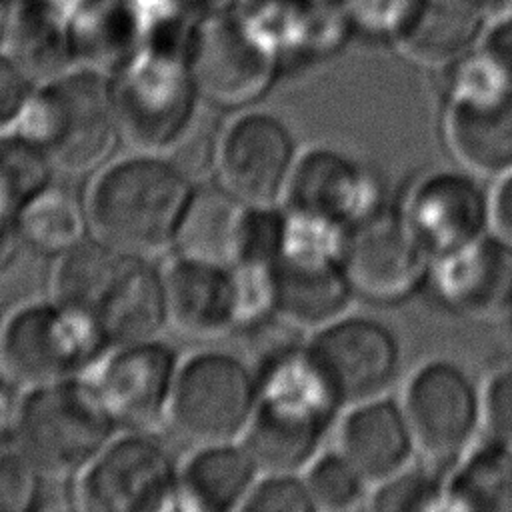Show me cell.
Returning <instances> with one entry per match:
<instances>
[{"instance_id": "cell-1", "label": "cell", "mask_w": 512, "mask_h": 512, "mask_svg": "<svg viewBox=\"0 0 512 512\" xmlns=\"http://www.w3.org/2000/svg\"><path fill=\"white\" fill-rule=\"evenodd\" d=\"M256 376V404L240 440L264 472H304L322 452L342 406L310 362L304 344L278 342Z\"/></svg>"}, {"instance_id": "cell-2", "label": "cell", "mask_w": 512, "mask_h": 512, "mask_svg": "<svg viewBox=\"0 0 512 512\" xmlns=\"http://www.w3.org/2000/svg\"><path fill=\"white\" fill-rule=\"evenodd\" d=\"M50 286L52 298L88 316L108 346L154 340L166 326L162 272L96 238L60 254Z\"/></svg>"}, {"instance_id": "cell-3", "label": "cell", "mask_w": 512, "mask_h": 512, "mask_svg": "<svg viewBox=\"0 0 512 512\" xmlns=\"http://www.w3.org/2000/svg\"><path fill=\"white\" fill-rule=\"evenodd\" d=\"M194 184L164 156L134 154L94 180L86 204L96 240L140 258L166 252Z\"/></svg>"}, {"instance_id": "cell-4", "label": "cell", "mask_w": 512, "mask_h": 512, "mask_svg": "<svg viewBox=\"0 0 512 512\" xmlns=\"http://www.w3.org/2000/svg\"><path fill=\"white\" fill-rule=\"evenodd\" d=\"M12 128L36 142L54 170L72 176L94 172L120 140L110 74L74 66L38 86Z\"/></svg>"}, {"instance_id": "cell-5", "label": "cell", "mask_w": 512, "mask_h": 512, "mask_svg": "<svg viewBox=\"0 0 512 512\" xmlns=\"http://www.w3.org/2000/svg\"><path fill=\"white\" fill-rule=\"evenodd\" d=\"M110 84L118 138L134 154L164 156L198 112L188 46L140 44Z\"/></svg>"}, {"instance_id": "cell-6", "label": "cell", "mask_w": 512, "mask_h": 512, "mask_svg": "<svg viewBox=\"0 0 512 512\" xmlns=\"http://www.w3.org/2000/svg\"><path fill=\"white\" fill-rule=\"evenodd\" d=\"M116 424L86 378L26 390L14 446L46 480L80 476L112 440Z\"/></svg>"}, {"instance_id": "cell-7", "label": "cell", "mask_w": 512, "mask_h": 512, "mask_svg": "<svg viewBox=\"0 0 512 512\" xmlns=\"http://www.w3.org/2000/svg\"><path fill=\"white\" fill-rule=\"evenodd\" d=\"M106 348L88 316L54 298L14 310L0 326L2 376L24 390L84 378Z\"/></svg>"}, {"instance_id": "cell-8", "label": "cell", "mask_w": 512, "mask_h": 512, "mask_svg": "<svg viewBox=\"0 0 512 512\" xmlns=\"http://www.w3.org/2000/svg\"><path fill=\"white\" fill-rule=\"evenodd\" d=\"M256 404V376L236 356L204 352L178 366L166 422L192 448L242 440Z\"/></svg>"}, {"instance_id": "cell-9", "label": "cell", "mask_w": 512, "mask_h": 512, "mask_svg": "<svg viewBox=\"0 0 512 512\" xmlns=\"http://www.w3.org/2000/svg\"><path fill=\"white\" fill-rule=\"evenodd\" d=\"M188 68L202 102L212 108H244L268 92L282 62L248 28L236 6L192 28Z\"/></svg>"}, {"instance_id": "cell-10", "label": "cell", "mask_w": 512, "mask_h": 512, "mask_svg": "<svg viewBox=\"0 0 512 512\" xmlns=\"http://www.w3.org/2000/svg\"><path fill=\"white\" fill-rule=\"evenodd\" d=\"M398 400L418 456L434 466L456 462L482 432V386L454 360L418 366Z\"/></svg>"}, {"instance_id": "cell-11", "label": "cell", "mask_w": 512, "mask_h": 512, "mask_svg": "<svg viewBox=\"0 0 512 512\" xmlns=\"http://www.w3.org/2000/svg\"><path fill=\"white\" fill-rule=\"evenodd\" d=\"M306 354L344 408L386 394L402 366L396 332L378 318L344 314L314 330Z\"/></svg>"}, {"instance_id": "cell-12", "label": "cell", "mask_w": 512, "mask_h": 512, "mask_svg": "<svg viewBox=\"0 0 512 512\" xmlns=\"http://www.w3.org/2000/svg\"><path fill=\"white\" fill-rule=\"evenodd\" d=\"M78 502L96 512H158L178 506V470L144 434L110 440L84 468Z\"/></svg>"}, {"instance_id": "cell-13", "label": "cell", "mask_w": 512, "mask_h": 512, "mask_svg": "<svg viewBox=\"0 0 512 512\" xmlns=\"http://www.w3.org/2000/svg\"><path fill=\"white\" fill-rule=\"evenodd\" d=\"M342 266L356 296L394 304L426 288L432 258L400 210L382 206L348 230Z\"/></svg>"}, {"instance_id": "cell-14", "label": "cell", "mask_w": 512, "mask_h": 512, "mask_svg": "<svg viewBox=\"0 0 512 512\" xmlns=\"http://www.w3.org/2000/svg\"><path fill=\"white\" fill-rule=\"evenodd\" d=\"M398 210L432 262L492 232V194L480 176L460 166L420 176Z\"/></svg>"}, {"instance_id": "cell-15", "label": "cell", "mask_w": 512, "mask_h": 512, "mask_svg": "<svg viewBox=\"0 0 512 512\" xmlns=\"http://www.w3.org/2000/svg\"><path fill=\"white\" fill-rule=\"evenodd\" d=\"M178 364L162 342L112 346L84 376L116 426L144 432L166 420Z\"/></svg>"}, {"instance_id": "cell-16", "label": "cell", "mask_w": 512, "mask_h": 512, "mask_svg": "<svg viewBox=\"0 0 512 512\" xmlns=\"http://www.w3.org/2000/svg\"><path fill=\"white\" fill-rule=\"evenodd\" d=\"M282 198L286 210L316 216L344 230L386 206L380 178L366 164L328 146L296 156Z\"/></svg>"}, {"instance_id": "cell-17", "label": "cell", "mask_w": 512, "mask_h": 512, "mask_svg": "<svg viewBox=\"0 0 512 512\" xmlns=\"http://www.w3.org/2000/svg\"><path fill=\"white\" fill-rule=\"evenodd\" d=\"M294 162V142L286 126L270 114L250 112L220 136L216 172L220 186L244 204L274 208L284 196Z\"/></svg>"}, {"instance_id": "cell-18", "label": "cell", "mask_w": 512, "mask_h": 512, "mask_svg": "<svg viewBox=\"0 0 512 512\" xmlns=\"http://www.w3.org/2000/svg\"><path fill=\"white\" fill-rule=\"evenodd\" d=\"M428 292L448 312L470 320L512 316V244L494 230L430 266Z\"/></svg>"}, {"instance_id": "cell-19", "label": "cell", "mask_w": 512, "mask_h": 512, "mask_svg": "<svg viewBox=\"0 0 512 512\" xmlns=\"http://www.w3.org/2000/svg\"><path fill=\"white\" fill-rule=\"evenodd\" d=\"M336 448L370 488L412 464L418 454L402 404L388 392L344 408Z\"/></svg>"}, {"instance_id": "cell-20", "label": "cell", "mask_w": 512, "mask_h": 512, "mask_svg": "<svg viewBox=\"0 0 512 512\" xmlns=\"http://www.w3.org/2000/svg\"><path fill=\"white\" fill-rule=\"evenodd\" d=\"M166 324L196 340L238 330L236 292L230 268L178 258L162 272Z\"/></svg>"}, {"instance_id": "cell-21", "label": "cell", "mask_w": 512, "mask_h": 512, "mask_svg": "<svg viewBox=\"0 0 512 512\" xmlns=\"http://www.w3.org/2000/svg\"><path fill=\"white\" fill-rule=\"evenodd\" d=\"M254 206L244 204L224 186H194L176 228L178 258L234 268L244 260Z\"/></svg>"}, {"instance_id": "cell-22", "label": "cell", "mask_w": 512, "mask_h": 512, "mask_svg": "<svg viewBox=\"0 0 512 512\" xmlns=\"http://www.w3.org/2000/svg\"><path fill=\"white\" fill-rule=\"evenodd\" d=\"M442 134L460 168L498 180L512 170V90L442 102Z\"/></svg>"}, {"instance_id": "cell-23", "label": "cell", "mask_w": 512, "mask_h": 512, "mask_svg": "<svg viewBox=\"0 0 512 512\" xmlns=\"http://www.w3.org/2000/svg\"><path fill=\"white\" fill-rule=\"evenodd\" d=\"M276 316L298 330H318L350 312L356 292L338 258L276 256Z\"/></svg>"}, {"instance_id": "cell-24", "label": "cell", "mask_w": 512, "mask_h": 512, "mask_svg": "<svg viewBox=\"0 0 512 512\" xmlns=\"http://www.w3.org/2000/svg\"><path fill=\"white\" fill-rule=\"evenodd\" d=\"M488 24V0H420L396 48L418 64L442 68L476 48Z\"/></svg>"}, {"instance_id": "cell-25", "label": "cell", "mask_w": 512, "mask_h": 512, "mask_svg": "<svg viewBox=\"0 0 512 512\" xmlns=\"http://www.w3.org/2000/svg\"><path fill=\"white\" fill-rule=\"evenodd\" d=\"M260 470L242 444L194 448L178 470V506L202 512L242 508Z\"/></svg>"}, {"instance_id": "cell-26", "label": "cell", "mask_w": 512, "mask_h": 512, "mask_svg": "<svg viewBox=\"0 0 512 512\" xmlns=\"http://www.w3.org/2000/svg\"><path fill=\"white\" fill-rule=\"evenodd\" d=\"M442 510L512 512V446L476 440L444 480Z\"/></svg>"}, {"instance_id": "cell-27", "label": "cell", "mask_w": 512, "mask_h": 512, "mask_svg": "<svg viewBox=\"0 0 512 512\" xmlns=\"http://www.w3.org/2000/svg\"><path fill=\"white\" fill-rule=\"evenodd\" d=\"M22 242L44 254H64L84 240L88 212L66 190L46 186L18 214Z\"/></svg>"}, {"instance_id": "cell-28", "label": "cell", "mask_w": 512, "mask_h": 512, "mask_svg": "<svg viewBox=\"0 0 512 512\" xmlns=\"http://www.w3.org/2000/svg\"><path fill=\"white\" fill-rule=\"evenodd\" d=\"M52 164L44 150L22 132H0V192L22 206L50 184Z\"/></svg>"}, {"instance_id": "cell-29", "label": "cell", "mask_w": 512, "mask_h": 512, "mask_svg": "<svg viewBox=\"0 0 512 512\" xmlns=\"http://www.w3.org/2000/svg\"><path fill=\"white\" fill-rule=\"evenodd\" d=\"M302 476L314 510H352L360 506V502L370 492L368 482L338 448L320 452L304 468Z\"/></svg>"}, {"instance_id": "cell-30", "label": "cell", "mask_w": 512, "mask_h": 512, "mask_svg": "<svg viewBox=\"0 0 512 512\" xmlns=\"http://www.w3.org/2000/svg\"><path fill=\"white\" fill-rule=\"evenodd\" d=\"M444 480L434 464H408L400 472L372 486L368 508L376 512H426L444 508Z\"/></svg>"}, {"instance_id": "cell-31", "label": "cell", "mask_w": 512, "mask_h": 512, "mask_svg": "<svg viewBox=\"0 0 512 512\" xmlns=\"http://www.w3.org/2000/svg\"><path fill=\"white\" fill-rule=\"evenodd\" d=\"M352 36L394 44L410 26L420 0H336Z\"/></svg>"}, {"instance_id": "cell-32", "label": "cell", "mask_w": 512, "mask_h": 512, "mask_svg": "<svg viewBox=\"0 0 512 512\" xmlns=\"http://www.w3.org/2000/svg\"><path fill=\"white\" fill-rule=\"evenodd\" d=\"M246 512H312V500L300 472H264L242 508Z\"/></svg>"}, {"instance_id": "cell-33", "label": "cell", "mask_w": 512, "mask_h": 512, "mask_svg": "<svg viewBox=\"0 0 512 512\" xmlns=\"http://www.w3.org/2000/svg\"><path fill=\"white\" fill-rule=\"evenodd\" d=\"M218 146L220 140H216L212 126L196 112L190 126L164 154V158L176 166L194 186H198L210 170H216Z\"/></svg>"}, {"instance_id": "cell-34", "label": "cell", "mask_w": 512, "mask_h": 512, "mask_svg": "<svg viewBox=\"0 0 512 512\" xmlns=\"http://www.w3.org/2000/svg\"><path fill=\"white\" fill-rule=\"evenodd\" d=\"M482 434L512 446V364L496 368L482 384Z\"/></svg>"}, {"instance_id": "cell-35", "label": "cell", "mask_w": 512, "mask_h": 512, "mask_svg": "<svg viewBox=\"0 0 512 512\" xmlns=\"http://www.w3.org/2000/svg\"><path fill=\"white\" fill-rule=\"evenodd\" d=\"M36 88L22 66L6 50H0V132L18 122Z\"/></svg>"}, {"instance_id": "cell-36", "label": "cell", "mask_w": 512, "mask_h": 512, "mask_svg": "<svg viewBox=\"0 0 512 512\" xmlns=\"http://www.w3.org/2000/svg\"><path fill=\"white\" fill-rule=\"evenodd\" d=\"M480 46L498 62L512 82V8L496 14L490 20Z\"/></svg>"}, {"instance_id": "cell-37", "label": "cell", "mask_w": 512, "mask_h": 512, "mask_svg": "<svg viewBox=\"0 0 512 512\" xmlns=\"http://www.w3.org/2000/svg\"><path fill=\"white\" fill-rule=\"evenodd\" d=\"M20 404H22V396L18 394V386L10 382L6 376H2L0 378V450L14 446Z\"/></svg>"}, {"instance_id": "cell-38", "label": "cell", "mask_w": 512, "mask_h": 512, "mask_svg": "<svg viewBox=\"0 0 512 512\" xmlns=\"http://www.w3.org/2000/svg\"><path fill=\"white\" fill-rule=\"evenodd\" d=\"M492 194V230L512 244V170L494 180Z\"/></svg>"}, {"instance_id": "cell-39", "label": "cell", "mask_w": 512, "mask_h": 512, "mask_svg": "<svg viewBox=\"0 0 512 512\" xmlns=\"http://www.w3.org/2000/svg\"><path fill=\"white\" fill-rule=\"evenodd\" d=\"M18 214L20 208L4 194H0V270H4L12 262L18 244L22 242Z\"/></svg>"}, {"instance_id": "cell-40", "label": "cell", "mask_w": 512, "mask_h": 512, "mask_svg": "<svg viewBox=\"0 0 512 512\" xmlns=\"http://www.w3.org/2000/svg\"><path fill=\"white\" fill-rule=\"evenodd\" d=\"M10 10H12V0H0V50H4V46H6L8 26H10Z\"/></svg>"}, {"instance_id": "cell-41", "label": "cell", "mask_w": 512, "mask_h": 512, "mask_svg": "<svg viewBox=\"0 0 512 512\" xmlns=\"http://www.w3.org/2000/svg\"><path fill=\"white\" fill-rule=\"evenodd\" d=\"M490 2H494V0H488V4H490Z\"/></svg>"}]
</instances>
